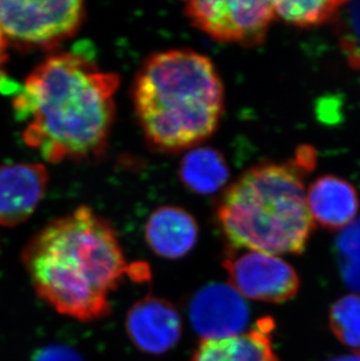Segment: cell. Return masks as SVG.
<instances>
[{
    "label": "cell",
    "instance_id": "cell-1",
    "mask_svg": "<svg viewBox=\"0 0 360 361\" xmlns=\"http://www.w3.org/2000/svg\"><path fill=\"white\" fill-rule=\"evenodd\" d=\"M119 78L87 55H51L31 73L14 97L25 122L23 140L51 163L99 157L115 117Z\"/></svg>",
    "mask_w": 360,
    "mask_h": 361
},
{
    "label": "cell",
    "instance_id": "cell-2",
    "mask_svg": "<svg viewBox=\"0 0 360 361\" xmlns=\"http://www.w3.org/2000/svg\"><path fill=\"white\" fill-rule=\"evenodd\" d=\"M23 262L37 296L82 322L107 317L112 293L130 274L115 229L87 206L41 229Z\"/></svg>",
    "mask_w": 360,
    "mask_h": 361
},
{
    "label": "cell",
    "instance_id": "cell-3",
    "mask_svg": "<svg viewBox=\"0 0 360 361\" xmlns=\"http://www.w3.org/2000/svg\"><path fill=\"white\" fill-rule=\"evenodd\" d=\"M133 102L151 147L164 152L186 150L217 130L224 111V83L215 63L198 51H160L137 73Z\"/></svg>",
    "mask_w": 360,
    "mask_h": 361
},
{
    "label": "cell",
    "instance_id": "cell-4",
    "mask_svg": "<svg viewBox=\"0 0 360 361\" xmlns=\"http://www.w3.org/2000/svg\"><path fill=\"white\" fill-rule=\"evenodd\" d=\"M313 151L294 161L262 163L228 186L217 204V221L233 248L272 255L301 254L313 233L304 176Z\"/></svg>",
    "mask_w": 360,
    "mask_h": 361
},
{
    "label": "cell",
    "instance_id": "cell-5",
    "mask_svg": "<svg viewBox=\"0 0 360 361\" xmlns=\"http://www.w3.org/2000/svg\"><path fill=\"white\" fill-rule=\"evenodd\" d=\"M85 17V4L78 0H0V32L17 47H56L76 35Z\"/></svg>",
    "mask_w": 360,
    "mask_h": 361
},
{
    "label": "cell",
    "instance_id": "cell-6",
    "mask_svg": "<svg viewBox=\"0 0 360 361\" xmlns=\"http://www.w3.org/2000/svg\"><path fill=\"white\" fill-rule=\"evenodd\" d=\"M184 13L210 38L246 47L261 44L276 17L272 1L196 0L184 4Z\"/></svg>",
    "mask_w": 360,
    "mask_h": 361
},
{
    "label": "cell",
    "instance_id": "cell-7",
    "mask_svg": "<svg viewBox=\"0 0 360 361\" xmlns=\"http://www.w3.org/2000/svg\"><path fill=\"white\" fill-rule=\"evenodd\" d=\"M222 264L228 283L245 300L284 303L299 293V275L280 256L229 247Z\"/></svg>",
    "mask_w": 360,
    "mask_h": 361
},
{
    "label": "cell",
    "instance_id": "cell-8",
    "mask_svg": "<svg viewBox=\"0 0 360 361\" xmlns=\"http://www.w3.org/2000/svg\"><path fill=\"white\" fill-rule=\"evenodd\" d=\"M248 319L245 298L229 283L208 284L191 300V324L201 341L242 334Z\"/></svg>",
    "mask_w": 360,
    "mask_h": 361
},
{
    "label": "cell",
    "instance_id": "cell-9",
    "mask_svg": "<svg viewBox=\"0 0 360 361\" xmlns=\"http://www.w3.org/2000/svg\"><path fill=\"white\" fill-rule=\"evenodd\" d=\"M130 341L146 355H162L170 351L181 338V317L169 300L145 296L130 307L126 318Z\"/></svg>",
    "mask_w": 360,
    "mask_h": 361
},
{
    "label": "cell",
    "instance_id": "cell-10",
    "mask_svg": "<svg viewBox=\"0 0 360 361\" xmlns=\"http://www.w3.org/2000/svg\"><path fill=\"white\" fill-rule=\"evenodd\" d=\"M42 164H11L0 167V226L12 227L28 220L47 188Z\"/></svg>",
    "mask_w": 360,
    "mask_h": 361
},
{
    "label": "cell",
    "instance_id": "cell-11",
    "mask_svg": "<svg viewBox=\"0 0 360 361\" xmlns=\"http://www.w3.org/2000/svg\"><path fill=\"white\" fill-rule=\"evenodd\" d=\"M274 329V319L263 317L236 336L200 341L192 361H277Z\"/></svg>",
    "mask_w": 360,
    "mask_h": 361
},
{
    "label": "cell",
    "instance_id": "cell-12",
    "mask_svg": "<svg viewBox=\"0 0 360 361\" xmlns=\"http://www.w3.org/2000/svg\"><path fill=\"white\" fill-rule=\"evenodd\" d=\"M199 227L193 215L178 206H162L151 213L144 227V238L156 255L181 259L197 245Z\"/></svg>",
    "mask_w": 360,
    "mask_h": 361
},
{
    "label": "cell",
    "instance_id": "cell-13",
    "mask_svg": "<svg viewBox=\"0 0 360 361\" xmlns=\"http://www.w3.org/2000/svg\"><path fill=\"white\" fill-rule=\"evenodd\" d=\"M306 202L313 222L331 229L350 225L359 209L356 188L335 176H323L313 181L306 191Z\"/></svg>",
    "mask_w": 360,
    "mask_h": 361
},
{
    "label": "cell",
    "instance_id": "cell-14",
    "mask_svg": "<svg viewBox=\"0 0 360 361\" xmlns=\"http://www.w3.org/2000/svg\"><path fill=\"white\" fill-rule=\"evenodd\" d=\"M180 181L196 195H215L229 179V167L220 151L213 147H194L179 165Z\"/></svg>",
    "mask_w": 360,
    "mask_h": 361
},
{
    "label": "cell",
    "instance_id": "cell-15",
    "mask_svg": "<svg viewBox=\"0 0 360 361\" xmlns=\"http://www.w3.org/2000/svg\"><path fill=\"white\" fill-rule=\"evenodd\" d=\"M342 3L324 0L272 1L276 17L296 27H311L329 21L338 12Z\"/></svg>",
    "mask_w": 360,
    "mask_h": 361
},
{
    "label": "cell",
    "instance_id": "cell-16",
    "mask_svg": "<svg viewBox=\"0 0 360 361\" xmlns=\"http://www.w3.org/2000/svg\"><path fill=\"white\" fill-rule=\"evenodd\" d=\"M330 327L342 344L360 350V295L342 297L330 310Z\"/></svg>",
    "mask_w": 360,
    "mask_h": 361
},
{
    "label": "cell",
    "instance_id": "cell-17",
    "mask_svg": "<svg viewBox=\"0 0 360 361\" xmlns=\"http://www.w3.org/2000/svg\"><path fill=\"white\" fill-rule=\"evenodd\" d=\"M336 247L343 281L360 295V219L342 229Z\"/></svg>",
    "mask_w": 360,
    "mask_h": 361
},
{
    "label": "cell",
    "instance_id": "cell-18",
    "mask_svg": "<svg viewBox=\"0 0 360 361\" xmlns=\"http://www.w3.org/2000/svg\"><path fill=\"white\" fill-rule=\"evenodd\" d=\"M35 361H82V359L72 348L52 346L41 351Z\"/></svg>",
    "mask_w": 360,
    "mask_h": 361
},
{
    "label": "cell",
    "instance_id": "cell-19",
    "mask_svg": "<svg viewBox=\"0 0 360 361\" xmlns=\"http://www.w3.org/2000/svg\"><path fill=\"white\" fill-rule=\"evenodd\" d=\"M7 46L8 44H7L6 40L0 32V71H1L7 60Z\"/></svg>",
    "mask_w": 360,
    "mask_h": 361
},
{
    "label": "cell",
    "instance_id": "cell-20",
    "mask_svg": "<svg viewBox=\"0 0 360 361\" xmlns=\"http://www.w3.org/2000/svg\"><path fill=\"white\" fill-rule=\"evenodd\" d=\"M329 361H360V350L351 355H340V357L330 359Z\"/></svg>",
    "mask_w": 360,
    "mask_h": 361
}]
</instances>
